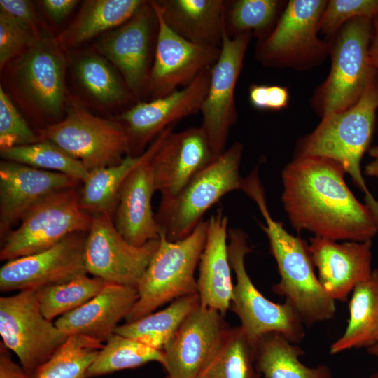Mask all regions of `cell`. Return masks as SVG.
Masks as SVG:
<instances>
[{
	"mask_svg": "<svg viewBox=\"0 0 378 378\" xmlns=\"http://www.w3.org/2000/svg\"><path fill=\"white\" fill-rule=\"evenodd\" d=\"M106 283L100 278L84 274L68 281L37 290L40 310L46 318L52 321L90 300Z\"/></svg>",
	"mask_w": 378,
	"mask_h": 378,
	"instance_id": "8d00e7d4",
	"label": "cell"
},
{
	"mask_svg": "<svg viewBox=\"0 0 378 378\" xmlns=\"http://www.w3.org/2000/svg\"><path fill=\"white\" fill-rule=\"evenodd\" d=\"M243 191L257 204L265 220L260 226L267 236L280 275L273 291L293 306L305 326L332 318L335 301L326 293L315 274L309 246L271 216L258 168L244 178Z\"/></svg>",
	"mask_w": 378,
	"mask_h": 378,
	"instance_id": "7a4b0ae2",
	"label": "cell"
},
{
	"mask_svg": "<svg viewBox=\"0 0 378 378\" xmlns=\"http://www.w3.org/2000/svg\"><path fill=\"white\" fill-rule=\"evenodd\" d=\"M80 181L66 174L8 160L0 162V232L10 227L36 202L55 192L76 187Z\"/></svg>",
	"mask_w": 378,
	"mask_h": 378,
	"instance_id": "44dd1931",
	"label": "cell"
},
{
	"mask_svg": "<svg viewBox=\"0 0 378 378\" xmlns=\"http://www.w3.org/2000/svg\"><path fill=\"white\" fill-rule=\"evenodd\" d=\"M367 351L369 354L375 356L378 362V339L372 346L367 349Z\"/></svg>",
	"mask_w": 378,
	"mask_h": 378,
	"instance_id": "681fc988",
	"label": "cell"
},
{
	"mask_svg": "<svg viewBox=\"0 0 378 378\" xmlns=\"http://www.w3.org/2000/svg\"><path fill=\"white\" fill-rule=\"evenodd\" d=\"M289 92L285 87L268 85L267 110L279 111L285 108L289 102Z\"/></svg>",
	"mask_w": 378,
	"mask_h": 378,
	"instance_id": "f6af8a7d",
	"label": "cell"
},
{
	"mask_svg": "<svg viewBox=\"0 0 378 378\" xmlns=\"http://www.w3.org/2000/svg\"><path fill=\"white\" fill-rule=\"evenodd\" d=\"M157 24L150 1H146L130 20L106 32L97 43V49L120 71L136 97L148 88L152 34Z\"/></svg>",
	"mask_w": 378,
	"mask_h": 378,
	"instance_id": "ffe728a7",
	"label": "cell"
},
{
	"mask_svg": "<svg viewBox=\"0 0 378 378\" xmlns=\"http://www.w3.org/2000/svg\"><path fill=\"white\" fill-rule=\"evenodd\" d=\"M0 13L36 32V18L32 4L29 1L1 0Z\"/></svg>",
	"mask_w": 378,
	"mask_h": 378,
	"instance_id": "b9f144b4",
	"label": "cell"
},
{
	"mask_svg": "<svg viewBox=\"0 0 378 378\" xmlns=\"http://www.w3.org/2000/svg\"><path fill=\"white\" fill-rule=\"evenodd\" d=\"M42 137L79 160L89 172L118 164L130 154V136L120 121L96 116L77 102L68 105L63 120L43 130Z\"/></svg>",
	"mask_w": 378,
	"mask_h": 378,
	"instance_id": "30bf717a",
	"label": "cell"
},
{
	"mask_svg": "<svg viewBox=\"0 0 378 378\" xmlns=\"http://www.w3.org/2000/svg\"><path fill=\"white\" fill-rule=\"evenodd\" d=\"M346 172L326 158H295L282 172V202L298 231L332 240H371L378 224L371 209L360 203L344 181Z\"/></svg>",
	"mask_w": 378,
	"mask_h": 378,
	"instance_id": "6da1fadb",
	"label": "cell"
},
{
	"mask_svg": "<svg viewBox=\"0 0 378 378\" xmlns=\"http://www.w3.org/2000/svg\"><path fill=\"white\" fill-rule=\"evenodd\" d=\"M201 378H260L255 364L254 345L241 326L229 328Z\"/></svg>",
	"mask_w": 378,
	"mask_h": 378,
	"instance_id": "e575fe53",
	"label": "cell"
},
{
	"mask_svg": "<svg viewBox=\"0 0 378 378\" xmlns=\"http://www.w3.org/2000/svg\"><path fill=\"white\" fill-rule=\"evenodd\" d=\"M268 85L252 84L248 90L251 104L260 110H267Z\"/></svg>",
	"mask_w": 378,
	"mask_h": 378,
	"instance_id": "bcb514c9",
	"label": "cell"
},
{
	"mask_svg": "<svg viewBox=\"0 0 378 378\" xmlns=\"http://www.w3.org/2000/svg\"><path fill=\"white\" fill-rule=\"evenodd\" d=\"M76 187L51 193L33 205L22 217L20 226L4 237L1 260H11L48 249L66 236L88 232L92 215L80 204Z\"/></svg>",
	"mask_w": 378,
	"mask_h": 378,
	"instance_id": "9c48e42d",
	"label": "cell"
},
{
	"mask_svg": "<svg viewBox=\"0 0 378 378\" xmlns=\"http://www.w3.org/2000/svg\"><path fill=\"white\" fill-rule=\"evenodd\" d=\"M378 17V0H330L321 15L318 30L328 41L348 21L356 18Z\"/></svg>",
	"mask_w": 378,
	"mask_h": 378,
	"instance_id": "f35d334b",
	"label": "cell"
},
{
	"mask_svg": "<svg viewBox=\"0 0 378 378\" xmlns=\"http://www.w3.org/2000/svg\"><path fill=\"white\" fill-rule=\"evenodd\" d=\"M174 126L164 130L142 154L127 155L118 164L90 171L80 190L81 208L90 215H111L117 205L119 191L128 175L141 163L153 157Z\"/></svg>",
	"mask_w": 378,
	"mask_h": 378,
	"instance_id": "4316f807",
	"label": "cell"
},
{
	"mask_svg": "<svg viewBox=\"0 0 378 378\" xmlns=\"http://www.w3.org/2000/svg\"><path fill=\"white\" fill-rule=\"evenodd\" d=\"M1 342L18 356L21 366L34 374L69 335L42 314L37 290L19 291L0 298Z\"/></svg>",
	"mask_w": 378,
	"mask_h": 378,
	"instance_id": "8fae6325",
	"label": "cell"
},
{
	"mask_svg": "<svg viewBox=\"0 0 378 378\" xmlns=\"http://www.w3.org/2000/svg\"><path fill=\"white\" fill-rule=\"evenodd\" d=\"M41 2L49 17L55 22H60L71 12L78 1L43 0Z\"/></svg>",
	"mask_w": 378,
	"mask_h": 378,
	"instance_id": "ee69618b",
	"label": "cell"
},
{
	"mask_svg": "<svg viewBox=\"0 0 378 378\" xmlns=\"http://www.w3.org/2000/svg\"><path fill=\"white\" fill-rule=\"evenodd\" d=\"M150 160L141 163L128 175L119 191L115 207V227L134 246L158 239L160 234L151 205L156 190Z\"/></svg>",
	"mask_w": 378,
	"mask_h": 378,
	"instance_id": "d4e9b609",
	"label": "cell"
},
{
	"mask_svg": "<svg viewBox=\"0 0 378 378\" xmlns=\"http://www.w3.org/2000/svg\"><path fill=\"white\" fill-rule=\"evenodd\" d=\"M309 241L321 285L333 300L346 302L355 286L372 274V240L340 244L314 236Z\"/></svg>",
	"mask_w": 378,
	"mask_h": 378,
	"instance_id": "7402d4cb",
	"label": "cell"
},
{
	"mask_svg": "<svg viewBox=\"0 0 378 378\" xmlns=\"http://www.w3.org/2000/svg\"><path fill=\"white\" fill-rule=\"evenodd\" d=\"M228 218L218 209L208 220L205 246L197 279L200 304L223 316L230 308L234 284L228 255Z\"/></svg>",
	"mask_w": 378,
	"mask_h": 378,
	"instance_id": "cb8c5ba5",
	"label": "cell"
},
{
	"mask_svg": "<svg viewBox=\"0 0 378 378\" xmlns=\"http://www.w3.org/2000/svg\"><path fill=\"white\" fill-rule=\"evenodd\" d=\"M159 244L160 238L132 245L118 232L111 215L93 214L85 244L87 273L108 283L137 288Z\"/></svg>",
	"mask_w": 378,
	"mask_h": 378,
	"instance_id": "7c38bea8",
	"label": "cell"
},
{
	"mask_svg": "<svg viewBox=\"0 0 378 378\" xmlns=\"http://www.w3.org/2000/svg\"><path fill=\"white\" fill-rule=\"evenodd\" d=\"M75 71L82 85L97 101L120 104L128 100L125 87L103 58L85 56L77 61Z\"/></svg>",
	"mask_w": 378,
	"mask_h": 378,
	"instance_id": "74e56055",
	"label": "cell"
},
{
	"mask_svg": "<svg viewBox=\"0 0 378 378\" xmlns=\"http://www.w3.org/2000/svg\"><path fill=\"white\" fill-rule=\"evenodd\" d=\"M105 342L88 370L85 378L134 368L151 361L163 365L164 354L162 351L149 347L135 340L113 333Z\"/></svg>",
	"mask_w": 378,
	"mask_h": 378,
	"instance_id": "d6a6232c",
	"label": "cell"
},
{
	"mask_svg": "<svg viewBox=\"0 0 378 378\" xmlns=\"http://www.w3.org/2000/svg\"><path fill=\"white\" fill-rule=\"evenodd\" d=\"M371 65L378 71V17L373 20V34L369 50Z\"/></svg>",
	"mask_w": 378,
	"mask_h": 378,
	"instance_id": "7dc6e473",
	"label": "cell"
},
{
	"mask_svg": "<svg viewBox=\"0 0 378 378\" xmlns=\"http://www.w3.org/2000/svg\"><path fill=\"white\" fill-rule=\"evenodd\" d=\"M349 302V318L343 335L330 347V354L368 348L378 339V270L358 284Z\"/></svg>",
	"mask_w": 378,
	"mask_h": 378,
	"instance_id": "83f0119b",
	"label": "cell"
},
{
	"mask_svg": "<svg viewBox=\"0 0 378 378\" xmlns=\"http://www.w3.org/2000/svg\"><path fill=\"white\" fill-rule=\"evenodd\" d=\"M103 346V342L91 337L70 335L34 375L35 378H85Z\"/></svg>",
	"mask_w": 378,
	"mask_h": 378,
	"instance_id": "836d02e7",
	"label": "cell"
},
{
	"mask_svg": "<svg viewBox=\"0 0 378 378\" xmlns=\"http://www.w3.org/2000/svg\"><path fill=\"white\" fill-rule=\"evenodd\" d=\"M87 234H71L48 249L8 261L0 269L1 291L39 290L87 274Z\"/></svg>",
	"mask_w": 378,
	"mask_h": 378,
	"instance_id": "9a60e30c",
	"label": "cell"
},
{
	"mask_svg": "<svg viewBox=\"0 0 378 378\" xmlns=\"http://www.w3.org/2000/svg\"><path fill=\"white\" fill-rule=\"evenodd\" d=\"M142 0H91L83 4L75 21L62 36L66 47L77 46L130 20L145 3Z\"/></svg>",
	"mask_w": 378,
	"mask_h": 378,
	"instance_id": "f546056e",
	"label": "cell"
},
{
	"mask_svg": "<svg viewBox=\"0 0 378 378\" xmlns=\"http://www.w3.org/2000/svg\"><path fill=\"white\" fill-rule=\"evenodd\" d=\"M369 154L373 158L365 168V174L371 177L378 178V146L372 147Z\"/></svg>",
	"mask_w": 378,
	"mask_h": 378,
	"instance_id": "c3c4849f",
	"label": "cell"
},
{
	"mask_svg": "<svg viewBox=\"0 0 378 378\" xmlns=\"http://www.w3.org/2000/svg\"><path fill=\"white\" fill-rule=\"evenodd\" d=\"M373 20L356 18L346 22L329 41L331 67L312 97L322 118L356 104L378 74L370 64Z\"/></svg>",
	"mask_w": 378,
	"mask_h": 378,
	"instance_id": "277c9868",
	"label": "cell"
},
{
	"mask_svg": "<svg viewBox=\"0 0 378 378\" xmlns=\"http://www.w3.org/2000/svg\"><path fill=\"white\" fill-rule=\"evenodd\" d=\"M244 146L236 142L200 171L168 204L155 215L160 234L171 241L188 236L203 215L230 192L243 190L239 173Z\"/></svg>",
	"mask_w": 378,
	"mask_h": 378,
	"instance_id": "8992f818",
	"label": "cell"
},
{
	"mask_svg": "<svg viewBox=\"0 0 378 378\" xmlns=\"http://www.w3.org/2000/svg\"><path fill=\"white\" fill-rule=\"evenodd\" d=\"M199 304L197 293L179 298L161 311L118 326L114 333L162 351L186 317Z\"/></svg>",
	"mask_w": 378,
	"mask_h": 378,
	"instance_id": "4dcf8cb0",
	"label": "cell"
},
{
	"mask_svg": "<svg viewBox=\"0 0 378 378\" xmlns=\"http://www.w3.org/2000/svg\"><path fill=\"white\" fill-rule=\"evenodd\" d=\"M216 157L201 127L169 132L150 160L159 206L170 203L200 171Z\"/></svg>",
	"mask_w": 378,
	"mask_h": 378,
	"instance_id": "d6986e66",
	"label": "cell"
},
{
	"mask_svg": "<svg viewBox=\"0 0 378 378\" xmlns=\"http://www.w3.org/2000/svg\"><path fill=\"white\" fill-rule=\"evenodd\" d=\"M326 0H290L270 34L258 41L255 57L262 65L306 70L330 55V42L318 37Z\"/></svg>",
	"mask_w": 378,
	"mask_h": 378,
	"instance_id": "52a82bcc",
	"label": "cell"
},
{
	"mask_svg": "<svg viewBox=\"0 0 378 378\" xmlns=\"http://www.w3.org/2000/svg\"><path fill=\"white\" fill-rule=\"evenodd\" d=\"M211 69L203 71L188 85L148 102H139L118 115L130 136V151L141 150L181 119L200 112L209 86Z\"/></svg>",
	"mask_w": 378,
	"mask_h": 378,
	"instance_id": "ac0fdd59",
	"label": "cell"
},
{
	"mask_svg": "<svg viewBox=\"0 0 378 378\" xmlns=\"http://www.w3.org/2000/svg\"><path fill=\"white\" fill-rule=\"evenodd\" d=\"M228 330L219 312L199 304L162 350L168 378H201Z\"/></svg>",
	"mask_w": 378,
	"mask_h": 378,
	"instance_id": "2e32d148",
	"label": "cell"
},
{
	"mask_svg": "<svg viewBox=\"0 0 378 378\" xmlns=\"http://www.w3.org/2000/svg\"><path fill=\"white\" fill-rule=\"evenodd\" d=\"M284 1L277 0L226 1L224 25L226 34L234 38L249 32L258 41L267 37L276 25Z\"/></svg>",
	"mask_w": 378,
	"mask_h": 378,
	"instance_id": "1f68e13d",
	"label": "cell"
},
{
	"mask_svg": "<svg viewBox=\"0 0 378 378\" xmlns=\"http://www.w3.org/2000/svg\"><path fill=\"white\" fill-rule=\"evenodd\" d=\"M36 36V32L0 13L1 69L22 48L30 46Z\"/></svg>",
	"mask_w": 378,
	"mask_h": 378,
	"instance_id": "60d3db41",
	"label": "cell"
},
{
	"mask_svg": "<svg viewBox=\"0 0 378 378\" xmlns=\"http://www.w3.org/2000/svg\"><path fill=\"white\" fill-rule=\"evenodd\" d=\"M252 36L246 32L230 38L224 29L220 55L211 69L208 92L200 111L201 127L215 157L226 150L230 130L237 119L235 88Z\"/></svg>",
	"mask_w": 378,
	"mask_h": 378,
	"instance_id": "4fadbf2b",
	"label": "cell"
},
{
	"mask_svg": "<svg viewBox=\"0 0 378 378\" xmlns=\"http://www.w3.org/2000/svg\"><path fill=\"white\" fill-rule=\"evenodd\" d=\"M0 378H35L11 358L8 349L0 344Z\"/></svg>",
	"mask_w": 378,
	"mask_h": 378,
	"instance_id": "7bdbcfd3",
	"label": "cell"
},
{
	"mask_svg": "<svg viewBox=\"0 0 378 378\" xmlns=\"http://www.w3.org/2000/svg\"><path fill=\"white\" fill-rule=\"evenodd\" d=\"M228 255L236 277L230 308L254 345L262 335L279 332L298 344L304 339V323L287 300L275 303L266 298L253 284L245 267V257L251 251L246 233L239 228L228 231Z\"/></svg>",
	"mask_w": 378,
	"mask_h": 378,
	"instance_id": "ba28073f",
	"label": "cell"
},
{
	"mask_svg": "<svg viewBox=\"0 0 378 378\" xmlns=\"http://www.w3.org/2000/svg\"><path fill=\"white\" fill-rule=\"evenodd\" d=\"M16 85L38 111L57 117L64 97V59L60 49L48 34L37 36L16 61Z\"/></svg>",
	"mask_w": 378,
	"mask_h": 378,
	"instance_id": "e0dca14e",
	"label": "cell"
},
{
	"mask_svg": "<svg viewBox=\"0 0 378 378\" xmlns=\"http://www.w3.org/2000/svg\"><path fill=\"white\" fill-rule=\"evenodd\" d=\"M0 154L5 160L62 173L83 183L90 174V172L79 160L46 139L31 144L1 149Z\"/></svg>",
	"mask_w": 378,
	"mask_h": 378,
	"instance_id": "d590c367",
	"label": "cell"
},
{
	"mask_svg": "<svg viewBox=\"0 0 378 378\" xmlns=\"http://www.w3.org/2000/svg\"><path fill=\"white\" fill-rule=\"evenodd\" d=\"M208 220H202L186 237L171 241L162 234L160 244L137 286L139 298L125 318L127 323L153 313L179 298L197 293L195 272L207 235Z\"/></svg>",
	"mask_w": 378,
	"mask_h": 378,
	"instance_id": "5b68a950",
	"label": "cell"
},
{
	"mask_svg": "<svg viewBox=\"0 0 378 378\" xmlns=\"http://www.w3.org/2000/svg\"><path fill=\"white\" fill-rule=\"evenodd\" d=\"M377 108L378 74L356 104L323 118L313 132L300 139L295 158L316 156L339 163L365 193L366 204L378 224V201L369 191L360 169L374 132Z\"/></svg>",
	"mask_w": 378,
	"mask_h": 378,
	"instance_id": "3957f363",
	"label": "cell"
},
{
	"mask_svg": "<svg viewBox=\"0 0 378 378\" xmlns=\"http://www.w3.org/2000/svg\"><path fill=\"white\" fill-rule=\"evenodd\" d=\"M136 288L106 283L90 300L59 317L54 323L68 335H83L102 342L114 333L138 300Z\"/></svg>",
	"mask_w": 378,
	"mask_h": 378,
	"instance_id": "603a6c76",
	"label": "cell"
},
{
	"mask_svg": "<svg viewBox=\"0 0 378 378\" xmlns=\"http://www.w3.org/2000/svg\"><path fill=\"white\" fill-rule=\"evenodd\" d=\"M369 378H378V372H377L374 374H372V375H370Z\"/></svg>",
	"mask_w": 378,
	"mask_h": 378,
	"instance_id": "f907efd6",
	"label": "cell"
},
{
	"mask_svg": "<svg viewBox=\"0 0 378 378\" xmlns=\"http://www.w3.org/2000/svg\"><path fill=\"white\" fill-rule=\"evenodd\" d=\"M38 138L0 87V147L1 149L31 144Z\"/></svg>",
	"mask_w": 378,
	"mask_h": 378,
	"instance_id": "ab89813d",
	"label": "cell"
},
{
	"mask_svg": "<svg viewBox=\"0 0 378 378\" xmlns=\"http://www.w3.org/2000/svg\"><path fill=\"white\" fill-rule=\"evenodd\" d=\"M158 21L154 60L148 89L154 99L190 84L217 62L220 48L192 43L174 32L164 22L155 1H150Z\"/></svg>",
	"mask_w": 378,
	"mask_h": 378,
	"instance_id": "5bb4252c",
	"label": "cell"
},
{
	"mask_svg": "<svg viewBox=\"0 0 378 378\" xmlns=\"http://www.w3.org/2000/svg\"><path fill=\"white\" fill-rule=\"evenodd\" d=\"M166 24L183 38L220 48L225 29L226 1H155Z\"/></svg>",
	"mask_w": 378,
	"mask_h": 378,
	"instance_id": "484cf974",
	"label": "cell"
},
{
	"mask_svg": "<svg viewBox=\"0 0 378 378\" xmlns=\"http://www.w3.org/2000/svg\"><path fill=\"white\" fill-rule=\"evenodd\" d=\"M255 364L265 378H332L326 365L310 368L300 360L302 349L279 332H269L254 344Z\"/></svg>",
	"mask_w": 378,
	"mask_h": 378,
	"instance_id": "f1b7e54d",
	"label": "cell"
}]
</instances>
